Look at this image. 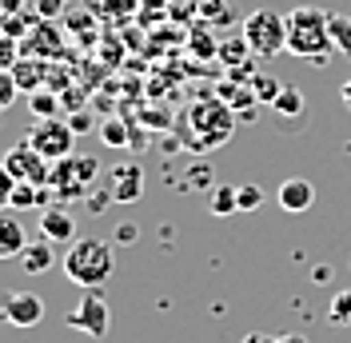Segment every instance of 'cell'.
Wrapping results in <instances>:
<instances>
[{
	"label": "cell",
	"mask_w": 351,
	"mask_h": 343,
	"mask_svg": "<svg viewBox=\"0 0 351 343\" xmlns=\"http://www.w3.org/2000/svg\"><path fill=\"white\" fill-rule=\"evenodd\" d=\"M16 60H21V40L0 32V68H12Z\"/></svg>",
	"instance_id": "obj_27"
},
{
	"label": "cell",
	"mask_w": 351,
	"mask_h": 343,
	"mask_svg": "<svg viewBox=\"0 0 351 343\" xmlns=\"http://www.w3.org/2000/svg\"><path fill=\"white\" fill-rule=\"evenodd\" d=\"M271 108H276L280 116H300V112H304V92H300V88H284Z\"/></svg>",
	"instance_id": "obj_24"
},
{
	"label": "cell",
	"mask_w": 351,
	"mask_h": 343,
	"mask_svg": "<svg viewBox=\"0 0 351 343\" xmlns=\"http://www.w3.org/2000/svg\"><path fill=\"white\" fill-rule=\"evenodd\" d=\"M28 239H24V224L16 215H4L0 212V259H12V256H24Z\"/></svg>",
	"instance_id": "obj_14"
},
{
	"label": "cell",
	"mask_w": 351,
	"mask_h": 343,
	"mask_svg": "<svg viewBox=\"0 0 351 343\" xmlns=\"http://www.w3.org/2000/svg\"><path fill=\"white\" fill-rule=\"evenodd\" d=\"M21 263H24V272H28V276H44V272L56 263V252H52V244L40 236L36 244H28V248H24Z\"/></svg>",
	"instance_id": "obj_16"
},
{
	"label": "cell",
	"mask_w": 351,
	"mask_h": 343,
	"mask_svg": "<svg viewBox=\"0 0 351 343\" xmlns=\"http://www.w3.org/2000/svg\"><path fill=\"white\" fill-rule=\"evenodd\" d=\"M24 0H0V12H21Z\"/></svg>",
	"instance_id": "obj_35"
},
{
	"label": "cell",
	"mask_w": 351,
	"mask_h": 343,
	"mask_svg": "<svg viewBox=\"0 0 351 343\" xmlns=\"http://www.w3.org/2000/svg\"><path fill=\"white\" fill-rule=\"evenodd\" d=\"M236 200H240V212H256L263 204V188H256V184H240L236 188Z\"/></svg>",
	"instance_id": "obj_26"
},
{
	"label": "cell",
	"mask_w": 351,
	"mask_h": 343,
	"mask_svg": "<svg viewBox=\"0 0 351 343\" xmlns=\"http://www.w3.org/2000/svg\"><path fill=\"white\" fill-rule=\"evenodd\" d=\"M276 343H311V340H304V335H280Z\"/></svg>",
	"instance_id": "obj_37"
},
{
	"label": "cell",
	"mask_w": 351,
	"mask_h": 343,
	"mask_svg": "<svg viewBox=\"0 0 351 343\" xmlns=\"http://www.w3.org/2000/svg\"><path fill=\"white\" fill-rule=\"evenodd\" d=\"M40 236L48 244H76V220L64 204H48L40 208Z\"/></svg>",
	"instance_id": "obj_11"
},
{
	"label": "cell",
	"mask_w": 351,
	"mask_h": 343,
	"mask_svg": "<svg viewBox=\"0 0 351 343\" xmlns=\"http://www.w3.org/2000/svg\"><path fill=\"white\" fill-rule=\"evenodd\" d=\"M328 323L351 327V292H335V296L328 300Z\"/></svg>",
	"instance_id": "obj_21"
},
{
	"label": "cell",
	"mask_w": 351,
	"mask_h": 343,
	"mask_svg": "<svg viewBox=\"0 0 351 343\" xmlns=\"http://www.w3.org/2000/svg\"><path fill=\"white\" fill-rule=\"evenodd\" d=\"M212 215H232L240 212V200H236V188H212V200H208Z\"/></svg>",
	"instance_id": "obj_23"
},
{
	"label": "cell",
	"mask_w": 351,
	"mask_h": 343,
	"mask_svg": "<svg viewBox=\"0 0 351 343\" xmlns=\"http://www.w3.org/2000/svg\"><path fill=\"white\" fill-rule=\"evenodd\" d=\"M100 140H104L108 148H128V144H132V132H128V124H124V120H104V124H100Z\"/></svg>",
	"instance_id": "obj_22"
},
{
	"label": "cell",
	"mask_w": 351,
	"mask_h": 343,
	"mask_svg": "<svg viewBox=\"0 0 351 343\" xmlns=\"http://www.w3.org/2000/svg\"><path fill=\"white\" fill-rule=\"evenodd\" d=\"M108 192L116 204H136L144 196V168L140 164H116L108 172Z\"/></svg>",
	"instance_id": "obj_10"
},
{
	"label": "cell",
	"mask_w": 351,
	"mask_h": 343,
	"mask_svg": "<svg viewBox=\"0 0 351 343\" xmlns=\"http://www.w3.org/2000/svg\"><path fill=\"white\" fill-rule=\"evenodd\" d=\"M331 44H335V52H343V56H351V16H343V12H331Z\"/></svg>",
	"instance_id": "obj_20"
},
{
	"label": "cell",
	"mask_w": 351,
	"mask_h": 343,
	"mask_svg": "<svg viewBox=\"0 0 351 343\" xmlns=\"http://www.w3.org/2000/svg\"><path fill=\"white\" fill-rule=\"evenodd\" d=\"M0 164L12 172V180H16V184H40V188H48L52 164H48V160H44V156H40L36 148H32L28 140L12 144V148L4 152V160H0Z\"/></svg>",
	"instance_id": "obj_8"
},
{
	"label": "cell",
	"mask_w": 351,
	"mask_h": 343,
	"mask_svg": "<svg viewBox=\"0 0 351 343\" xmlns=\"http://www.w3.org/2000/svg\"><path fill=\"white\" fill-rule=\"evenodd\" d=\"M8 72H12L16 88H21V92H28V96H32V92H40L44 80H48V72H44V60H36V56H32V60H28V56H21V60L8 68Z\"/></svg>",
	"instance_id": "obj_15"
},
{
	"label": "cell",
	"mask_w": 351,
	"mask_h": 343,
	"mask_svg": "<svg viewBox=\"0 0 351 343\" xmlns=\"http://www.w3.org/2000/svg\"><path fill=\"white\" fill-rule=\"evenodd\" d=\"M0 316H4V311H0Z\"/></svg>",
	"instance_id": "obj_39"
},
{
	"label": "cell",
	"mask_w": 351,
	"mask_h": 343,
	"mask_svg": "<svg viewBox=\"0 0 351 343\" xmlns=\"http://www.w3.org/2000/svg\"><path fill=\"white\" fill-rule=\"evenodd\" d=\"M247 52H252V48H247V40H236V44H219V56H223V60H232V64H243V56H247Z\"/></svg>",
	"instance_id": "obj_30"
},
{
	"label": "cell",
	"mask_w": 351,
	"mask_h": 343,
	"mask_svg": "<svg viewBox=\"0 0 351 343\" xmlns=\"http://www.w3.org/2000/svg\"><path fill=\"white\" fill-rule=\"evenodd\" d=\"M280 208L284 212H291V215H300V212H307L311 204H315V188L307 184V180H300V176H291V180H284L280 184Z\"/></svg>",
	"instance_id": "obj_13"
},
{
	"label": "cell",
	"mask_w": 351,
	"mask_h": 343,
	"mask_svg": "<svg viewBox=\"0 0 351 343\" xmlns=\"http://www.w3.org/2000/svg\"><path fill=\"white\" fill-rule=\"evenodd\" d=\"M96 180H100V164L92 160V156H64V160H56L52 164V176H48V188L52 196L68 204V200H88L92 188H96Z\"/></svg>",
	"instance_id": "obj_3"
},
{
	"label": "cell",
	"mask_w": 351,
	"mask_h": 343,
	"mask_svg": "<svg viewBox=\"0 0 351 343\" xmlns=\"http://www.w3.org/2000/svg\"><path fill=\"white\" fill-rule=\"evenodd\" d=\"M136 236H140V232H136V224H116V239H120V244H132Z\"/></svg>",
	"instance_id": "obj_33"
},
{
	"label": "cell",
	"mask_w": 351,
	"mask_h": 343,
	"mask_svg": "<svg viewBox=\"0 0 351 343\" xmlns=\"http://www.w3.org/2000/svg\"><path fill=\"white\" fill-rule=\"evenodd\" d=\"M88 12H96L104 21H128L140 12V0H88Z\"/></svg>",
	"instance_id": "obj_17"
},
{
	"label": "cell",
	"mask_w": 351,
	"mask_h": 343,
	"mask_svg": "<svg viewBox=\"0 0 351 343\" xmlns=\"http://www.w3.org/2000/svg\"><path fill=\"white\" fill-rule=\"evenodd\" d=\"M32 12H36L40 21H56V16L64 12V0H32Z\"/></svg>",
	"instance_id": "obj_29"
},
{
	"label": "cell",
	"mask_w": 351,
	"mask_h": 343,
	"mask_svg": "<svg viewBox=\"0 0 351 343\" xmlns=\"http://www.w3.org/2000/svg\"><path fill=\"white\" fill-rule=\"evenodd\" d=\"M331 12L315 8V4H300L287 12V52L304 56L311 64H324L335 44H331Z\"/></svg>",
	"instance_id": "obj_1"
},
{
	"label": "cell",
	"mask_w": 351,
	"mask_h": 343,
	"mask_svg": "<svg viewBox=\"0 0 351 343\" xmlns=\"http://www.w3.org/2000/svg\"><path fill=\"white\" fill-rule=\"evenodd\" d=\"M68 124H72V132L80 136V132H84V128H92V116H88V112H76V116H72Z\"/></svg>",
	"instance_id": "obj_34"
},
{
	"label": "cell",
	"mask_w": 351,
	"mask_h": 343,
	"mask_svg": "<svg viewBox=\"0 0 351 343\" xmlns=\"http://www.w3.org/2000/svg\"><path fill=\"white\" fill-rule=\"evenodd\" d=\"M16 96H21V88H16V80H12V72H8V68H0V112L12 104Z\"/></svg>",
	"instance_id": "obj_28"
},
{
	"label": "cell",
	"mask_w": 351,
	"mask_h": 343,
	"mask_svg": "<svg viewBox=\"0 0 351 343\" xmlns=\"http://www.w3.org/2000/svg\"><path fill=\"white\" fill-rule=\"evenodd\" d=\"M60 104H64V100H60L52 88H40V92L28 96V108H32L36 120H52V116H60Z\"/></svg>",
	"instance_id": "obj_19"
},
{
	"label": "cell",
	"mask_w": 351,
	"mask_h": 343,
	"mask_svg": "<svg viewBox=\"0 0 351 343\" xmlns=\"http://www.w3.org/2000/svg\"><path fill=\"white\" fill-rule=\"evenodd\" d=\"M252 92H256V100H263V104H276V96L284 92V84L276 76H256L252 80Z\"/></svg>",
	"instance_id": "obj_25"
},
{
	"label": "cell",
	"mask_w": 351,
	"mask_h": 343,
	"mask_svg": "<svg viewBox=\"0 0 351 343\" xmlns=\"http://www.w3.org/2000/svg\"><path fill=\"white\" fill-rule=\"evenodd\" d=\"M339 96H343V108L351 112V80H343V88H339Z\"/></svg>",
	"instance_id": "obj_36"
},
{
	"label": "cell",
	"mask_w": 351,
	"mask_h": 343,
	"mask_svg": "<svg viewBox=\"0 0 351 343\" xmlns=\"http://www.w3.org/2000/svg\"><path fill=\"white\" fill-rule=\"evenodd\" d=\"M0 311H4V320L12 323V327H36V323L44 320V300L32 296V292L8 287V292L0 296Z\"/></svg>",
	"instance_id": "obj_9"
},
{
	"label": "cell",
	"mask_w": 351,
	"mask_h": 343,
	"mask_svg": "<svg viewBox=\"0 0 351 343\" xmlns=\"http://www.w3.org/2000/svg\"><path fill=\"white\" fill-rule=\"evenodd\" d=\"M12 192H16V180H12V172L0 164V212L12 204Z\"/></svg>",
	"instance_id": "obj_31"
},
{
	"label": "cell",
	"mask_w": 351,
	"mask_h": 343,
	"mask_svg": "<svg viewBox=\"0 0 351 343\" xmlns=\"http://www.w3.org/2000/svg\"><path fill=\"white\" fill-rule=\"evenodd\" d=\"M243 40L252 48V56L276 60L280 52H287V16L276 8H256L243 21Z\"/></svg>",
	"instance_id": "obj_4"
},
{
	"label": "cell",
	"mask_w": 351,
	"mask_h": 343,
	"mask_svg": "<svg viewBox=\"0 0 351 343\" xmlns=\"http://www.w3.org/2000/svg\"><path fill=\"white\" fill-rule=\"evenodd\" d=\"M64 323L72 331H80L88 340H104L108 335V323H112V311H108V300L100 296V287H88L80 303L64 316Z\"/></svg>",
	"instance_id": "obj_6"
},
{
	"label": "cell",
	"mask_w": 351,
	"mask_h": 343,
	"mask_svg": "<svg viewBox=\"0 0 351 343\" xmlns=\"http://www.w3.org/2000/svg\"><path fill=\"white\" fill-rule=\"evenodd\" d=\"M48 196H52V188H40V184H16L8 208H16V212H24V208H48Z\"/></svg>",
	"instance_id": "obj_18"
},
{
	"label": "cell",
	"mask_w": 351,
	"mask_h": 343,
	"mask_svg": "<svg viewBox=\"0 0 351 343\" xmlns=\"http://www.w3.org/2000/svg\"><path fill=\"white\" fill-rule=\"evenodd\" d=\"M24 140L40 152L48 164H56V160L72 156V140H76V132H72V124H68V120L52 116V120H36V124L28 128V136H24Z\"/></svg>",
	"instance_id": "obj_7"
},
{
	"label": "cell",
	"mask_w": 351,
	"mask_h": 343,
	"mask_svg": "<svg viewBox=\"0 0 351 343\" xmlns=\"http://www.w3.org/2000/svg\"><path fill=\"white\" fill-rule=\"evenodd\" d=\"M188 124H192V132H204L199 136V152H208V148H219V144L232 140L236 116L228 112V104H219V100H199L188 112Z\"/></svg>",
	"instance_id": "obj_5"
},
{
	"label": "cell",
	"mask_w": 351,
	"mask_h": 343,
	"mask_svg": "<svg viewBox=\"0 0 351 343\" xmlns=\"http://www.w3.org/2000/svg\"><path fill=\"white\" fill-rule=\"evenodd\" d=\"M36 60H48V56H60L64 52V36L52 28V21H36L32 32H28V44H24Z\"/></svg>",
	"instance_id": "obj_12"
},
{
	"label": "cell",
	"mask_w": 351,
	"mask_h": 343,
	"mask_svg": "<svg viewBox=\"0 0 351 343\" xmlns=\"http://www.w3.org/2000/svg\"><path fill=\"white\" fill-rule=\"evenodd\" d=\"M116 272V256H112V244L104 239H76L64 252V276L76 283V287H104Z\"/></svg>",
	"instance_id": "obj_2"
},
{
	"label": "cell",
	"mask_w": 351,
	"mask_h": 343,
	"mask_svg": "<svg viewBox=\"0 0 351 343\" xmlns=\"http://www.w3.org/2000/svg\"><path fill=\"white\" fill-rule=\"evenodd\" d=\"M168 4H172V0H140V12H144V16H152V12H164Z\"/></svg>",
	"instance_id": "obj_32"
},
{
	"label": "cell",
	"mask_w": 351,
	"mask_h": 343,
	"mask_svg": "<svg viewBox=\"0 0 351 343\" xmlns=\"http://www.w3.org/2000/svg\"><path fill=\"white\" fill-rule=\"evenodd\" d=\"M243 343H276V340H263V335H247Z\"/></svg>",
	"instance_id": "obj_38"
}]
</instances>
